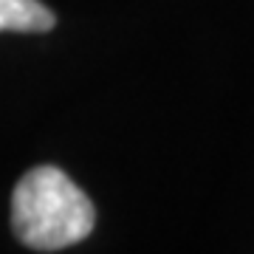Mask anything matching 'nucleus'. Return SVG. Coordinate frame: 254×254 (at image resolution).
Returning a JSON list of instances; mask_svg holds the SVG:
<instances>
[{
  "label": "nucleus",
  "mask_w": 254,
  "mask_h": 254,
  "mask_svg": "<svg viewBox=\"0 0 254 254\" xmlns=\"http://www.w3.org/2000/svg\"><path fill=\"white\" fill-rule=\"evenodd\" d=\"M93 203L57 167H34L14 187L11 226L23 246L34 252H60L93 232Z\"/></svg>",
  "instance_id": "nucleus-1"
},
{
  "label": "nucleus",
  "mask_w": 254,
  "mask_h": 254,
  "mask_svg": "<svg viewBox=\"0 0 254 254\" xmlns=\"http://www.w3.org/2000/svg\"><path fill=\"white\" fill-rule=\"evenodd\" d=\"M54 23L40 0H0V31H51Z\"/></svg>",
  "instance_id": "nucleus-2"
}]
</instances>
